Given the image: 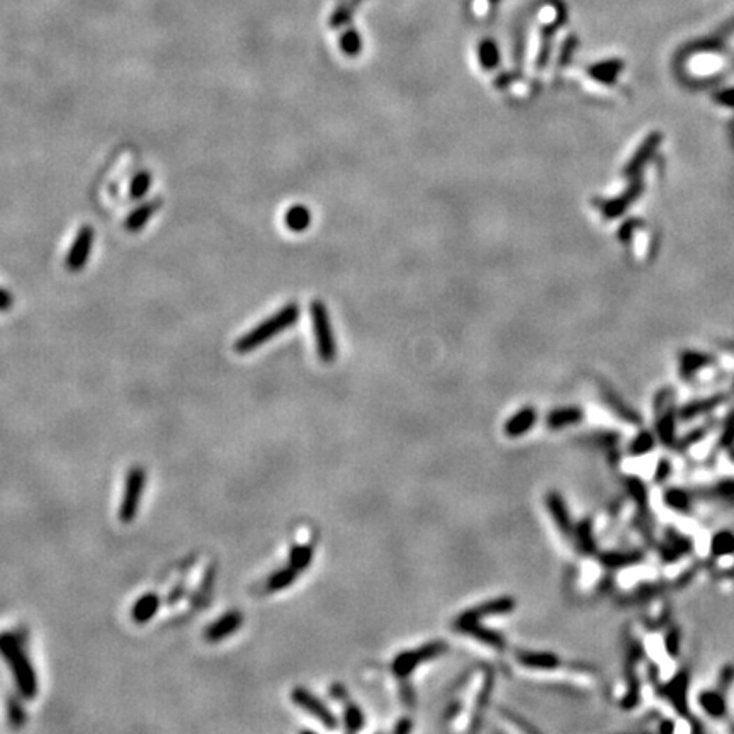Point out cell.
I'll list each match as a JSON object with an SVG mask.
<instances>
[{
	"label": "cell",
	"mask_w": 734,
	"mask_h": 734,
	"mask_svg": "<svg viewBox=\"0 0 734 734\" xmlns=\"http://www.w3.org/2000/svg\"><path fill=\"white\" fill-rule=\"evenodd\" d=\"M0 656L9 666L13 673L15 687L22 697L31 700L38 693V678L33 663L24 653L19 639L10 633H0Z\"/></svg>",
	"instance_id": "cell-1"
},
{
	"label": "cell",
	"mask_w": 734,
	"mask_h": 734,
	"mask_svg": "<svg viewBox=\"0 0 734 734\" xmlns=\"http://www.w3.org/2000/svg\"><path fill=\"white\" fill-rule=\"evenodd\" d=\"M300 318V306L296 303H288L282 306L281 309L267 320L262 321L260 325H257L254 330H250L249 333L242 335L240 339L235 342V351L238 354H249V352L255 351L257 347L269 342L272 337L279 335L284 330L291 328L294 323Z\"/></svg>",
	"instance_id": "cell-2"
},
{
	"label": "cell",
	"mask_w": 734,
	"mask_h": 734,
	"mask_svg": "<svg viewBox=\"0 0 734 734\" xmlns=\"http://www.w3.org/2000/svg\"><path fill=\"white\" fill-rule=\"evenodd\" d=\"M309 313H311L313 330H315L316 339V351L320 359L323 362H332L337 355L335 337H333L332 323H330L328 309L321 301H313L309 304Z\"/></svg>",
	"instance_id": "cell-3"
},
{
	"label": "cell",
	"mask_w": 734,
	"mask_h": 734,
	"mask_svg": "<svg viewBox=\"0 0 734 734\" xmlns=\"http://www.w3.org/2000/svg\"><path fill=\"white\" fill-rule=\"evenodd\" d=\"M145 483H147V473L140 466L129 469L126 483H124V494L121 498L119 505V520L123 524H131L136 519L141 504V497L145 492Z\"/></svg>",
	"instance_id": "cell-4"
},
{
	"label": "cell",
	"mask_w": 734,
	"mask_h": 734,
	"mask_svg": "<svg viewBox=\"0 0 734 734\" xmlns=\"http://www.w3.org/2000/svg\"><path fill=\"white\" fill-rule=\"evenodd\" d=\"M447 651V645L442 641L435 643H427V645L417 647V649L411 651H403L402 654L395 658L392 661V671L398 675L399 678H406L418 668L420 663L430 661V659L442 656Z\"/></svg>",
	"instance_id": "cell-5"
},
{
	"label": "cell",
	"mask_w": 734,
	"mask_h": 734,
	"mask_svg": "<svg viewBox=\"0 0 734 734\" xmlns=\"http://www.w3.org/2000/svg\"><path fill=\"white\" fill-rule=\"evenodd\" d=\"M291 698L298 707L306 710L309 716L316 717L321 724H325L330 729L337 728V717L333 716L332 710H330L327 705L320 700V698L313 696L309 690L303 689V687H296V689H293Z\"/></svg>",
	"instance_id": "cell-6"
},
{
	"label": "cell",
	"mask_w": 734,
	"mask_h": 734,
	"mask_svg": "<svg viewBox=\"0 0 734 734\" xmlns=\"http://www.w3.org/2000/svg\"><path fill=\"white\" fill-rule=\"evenodd\" d=\"M94 237H96V233H94L92 226L84 225L78 228L75 240L72 243V249L68 250L65 257V267L70 272H78L87 264L90 250H92Z\"/></svg>",
	"instance_id": "cell-7"
},
{
	"label": "cell",
	"mask_w": 734,
	"mask_h": 734,
	"mask_svg": "<svg viewBox=\"0 0 734 734\" xmlns=\"http://www.w3.org/2000/svg\"><path fill=\"white\" fill-rule=\"evenodd\" d=\"M513 608H515V600H513L512 596H500V599L488 600V602H483L480 603V605L469 608L468 612H464V614L457 619L456 626H462V624H471V622H481L483 619L510 614Z\"/></svg>",
	"instance_id": "cell-8"
},
{
	"label": "cell",
	"mask_w": 734,
	"mask_h": 734,
	"mask_svg": "<svg viewBox=\"0 0 734 734\" xmlns=\"http://www.w3.org/2000/svg\"><path fill=\"white\" fill-rule=\"evenodd\" d=\"M242 622H243V615L240 614V612L238 610L228 612V614L223 615L221 619H218L216 622L211 624V626L206 629V633H204V636H206V639L210 643H219L233 633H237V631L242 627Z\"/></svg>",
	"instance_id": "cell-9"
},
{
	"label": "cell",
	"mask_w": 734,
	"mask_h": 734,
	"mask_svg": "<svg viewBox=\"0 0 734 734\" xmlns=\"http://www.w3.org/2000/svg\"><path fill=\"white\" fill-rule=\"evenodd\" d=\"M160 206H162V199L160 198H155L152 199V201L140 204V206L136 207L135 211H131L126 218V223H124L126 230L131 231V233H138V231L150 221L152 216L160 210Z\"/></svg>",
	"instance_id": "cell-10"
},
{
	"label": "cell",
	"mask_w": 734,
	"mask_h": 734,
	"mask_svg": "<svg viewBox=\"0 0 734 734\" xmlns=\"http://www.w3.org/2000/svg\"><path fill=\"white\" fill-rule=\"evenodd\" d=\"M536 420L537 411L534 410L532 406H525L519 413H515L513 417L508 418V422L505 423V434L508 435V437H522V435L527 434V432L536 425Z\"/></svg>",
	"instance_id": "cell-11"
},
{
	"label": "cell",
	"mask_w": 734,
	"mask_h": 734,
	"mask_svg": "<svg viewBox=\"0 0 734 734\" xmlns=\"http://www.w3.org/2000/svg\"><path fill=\"white\" fill-rule=\"evenodd\" d=\"M545 505H548L549 513H551L552 520L556 522L557 527L561 529V532L566 534V536H570V534H571V519H570V513H568L566 504H564L563 497H561V494L556 493V492L548 493V497H545Z\"/></svg>",
	"instance_id": "cell-12"
},
{
	"label": "cell",
	"mask_w": 734,
	"mask_h": 734,
	"mask_svg": "<svg viewBox=\"0 0 734 734\" xmlns=\"http://www.w3.org/2000/svg\"><path fill=\"white\" fill-rule=\"evenodd\" d=\"M456 629L462 631V633L473 636L474 639L483 643L486 646H492L494 649H504L506 646L505 638L501 634L494 633V631L488 629V627H483L480 622H471V624H462V626H456Z\"/></svg>",
	"instance_id": "cell-13"
},
{
	"label": "cell",
	"mask_w": 734,
	"mask_h": 734,
	"mask_svg": "<svg viewBox=\"0 0 734 734\" xmlns=\"http://www.w3.org/2000/svg\"><path fill=\"white\" fill-rule=\"evenodd\" d=\"M519 661L525 668L532 670H556L561 665V659L555 653H543V651H524L519 654Z\"/></svg>",
	"instance_id": "cell-14"
},
{
	"label": "cell",
	"mask_w": 734,
	"mask_h": 734,
	"mask_svg": "<svg viewBox=\"0 0 734 734\" xmlns=\"http://www.w3.org/2000/svg\"><path fill=\"white\" fill-rule=\"evenodd\" d=\"M160 607V599L156 594H145L140 596L135 602V605L131 608V619L136 624H145L148 620L155 617V614L159 612Z\"/></svg>",
	"instance_id": "cell-15"
},
{
	"label": "cell",
	"mask_w": 734,
	"mask_h": 734,
	"mask_svg": "<svg viewBox=\"0 0 734 734\" xmlns=\"http://www.w3.org/2000/svg\"><path fill=\"white\" fill-rule=\"evenodd\" d=\"M583 418V413L580 408L576 406H566V408H556L551 413L548 415V425L551 429H564V427H570L578 423Z\"/></svg>",
	"instance_id": "cell-16"
},
{
	"label": "cell",
	"mask_w": 734,
	"mask_h": 734,
	"mask_svg": "<svg viewBox=\"0 0 734 734\" xmlns=\"http://www.w3.org/2000/svg\"><path fill=\"white\" fill-rule=\"evenodd\" d=\"M284 221L288 225L289 230L301 233L309 226L311 223V213H309L308 207L304 206H293L284 216Z\"/></svg>",
	"instance_id": "cell-17"
},
{
	"label": "cell",
	"mask_w": 734,
	"mask_h": 734,
	"mask_svg": "<svg viewBox=\"0 0 734 734\" xmlns=\"http://www.w3.org/2000/svg\"><path fill=\"white\" fill-rule=\"evenodd\" d=\"M298 575H300V573L294 570L293 566L281 568V570H277L272 576H269V580H267V590L269 592L284 590V588L291 587V585L294 583V580L298 578Z\"/></svg>",
	"instance_id": "cell-18"
},
{
	"label": "cell",
	"mask_w": 734,
	"mask_h": 734,
	"mask_svg": "<svg viewBox=\"0 0 734 734\" xmlns=\"http://www.w3.org/2000/svg\"><path fill=\"white\" fill-rule=\"evenodd\" d=\"M620 68H622V64H620V61L607 60V61H602V64H596L594 66H590V75L594 77L595 80L603 82V84H610V82H614L615 75L620 72Z\"/></svg>",
	"instance_id": "cell-19"
},
{
	"label": "cell",
	"mask_w": 734,
	"mask_h": 734,
	"mask_svg": "<svg viewBox=\"0 0 734 734\" xmlns=\"http://www.w3.org/2000/svg\"><path fill=\"white\" fill-rule=\"evenodd\" d=\"M313 561V548L311 545H294L289 555V566H293L298 573L304 571Z\"/></svg>",
	"instance_id": "cell-20"
},
{
	"label": "cell",
	"mask_w": 734,
	"mask_h": 734,
	"mask_svg": "<svg viewBox=\"0 0 734 734\" xmlns=\"http://www.w3.org/2000/svg\"><path fill=\"white\" fill-rule=\"evenodd\" d=\"M480 61L486 70H493L494 66L500 64V50H498L497 43L493 39H485L481 43L480 48Z\"/></svg>",
	"instance_id": "cell-21"
},
{
	"label": "cell",
	"mask_w": 734,
	"mask_h": 734,
	"mask_svg": "<svg viewBox=\"0 0 734 734\" xmlns=\"http://www.w3.org/2000/svg\"><path fill=\"white\" fill-rule=\"evenodd\" d=\"M152 186V174L150 172L141 170L135 175V179L131 180V186H129V196L131 199H141L147 194L148 189Z\"/></svg>",
	"instance_id": "cell-22"
},
{
	"label": "cell",
	"mask_w": 734,
	"mask_h": 734,
	"mask_svg": "<svg viewBox=\"0 0 734 734\" xmlns=\"http://www.w3.org/2000/svg\"><path fill=\"white\" fill-rule=\"evenodd\" d=\"M344 721H345V728H347V731L355 733V731H359V729H362L364 714H362V710L359 709V705L348 704L347 707H345Z\"/></svg>",
	"instance_id": "cell-23"
},
{
	"label": "cell",
	"mask_w": 734,
	"mask_h": 734,
	"mask_svg": "<svg viewBox=\"0 0 734 734\" xmlns=\"http://www.w3.org/2000/svg\"><path fill=\"white\" fill-rule=\"evenodd\" d=\"M7 717H9V724L13 726V728H22V726H24V709L21 707V704H19L14 697H10L9 702H7Z\"/></svg>",
	"instance_id": "cell-24"
},
{
	"label": "cell",
	"mask_w": 734,
	"mask_h": 734,
	"mask_svg": "<svg viewBox=\"0 0 734 734\" xmlns=\"http://www.w3.org/2000/svg\"><path fill=\"white\" fill-rule=\"evenodd\" d=\"M340 46H342V50L348 54V57H355V54L360 51V46H362L357 31L348 29L347 33L342 36V39H340Z\"/></svg>",
	"instance_id": "cell-25"
},
{
	"label": "cell",
	"mask_w": 734,
	"mask_h": 734,
	"mask_svg": "<svg viewBox=\"0 0 734 734\" xmlns=\"http://www.w3.org/2000/svg\"><path fill=\"white\" fill-rule=\"evenodd\" d=\"M576 536H578L580 545H582L583 551L590 552L592 549H594V539H592L590 522H583V524L578 527V531H576Z\"/></svg>",
	"instance_id": "cell-26"
},
{
	"label": "cell",
	"mask_w": 734,
	"mask_h": 734,
	"mask_svg": "<svg viewBox=\"0 0 734 734\" xmlns=\"http://www.w3.org/2000/svg\"><path fill=\"white\" fill-rule=\"evenodd\" d=\"M13 304L14 300L13 296H10V293L0 288V311H7V309L13 308Z\"/></svg>",
	"instance_id": "cell-27"
},
{
	"label": "cell",
	"mask_w": 734,
	"mask_h": 734,
	"mask_svg": "<svg viewBox=\"0 0 734 734\" xmlns=\"http://www.w3.org/2000/svg\"><path fill=\"white\" fill-rule=\"evenodd\" d=\"M410 729H411L410 719H402V721H399V724L395 728V731L396 733H406V731H410Z\"/></svg>",
	"instance_id": "cell-28"
},
{
	"label": "cell",
	"mask_w": 734,
	"mask_h": 734,
	"mask_svg": "<svg viewBox=\"0 0 734 734\" xmlns=\"http://www.w3.org/2000/svg\"><path fill=\"white\" fill-rule=\"evenodd\" d=\"M492 2H498V0H492Z\"/></svg>",
	"instance_id": "cell-29"
}]
</instances>
